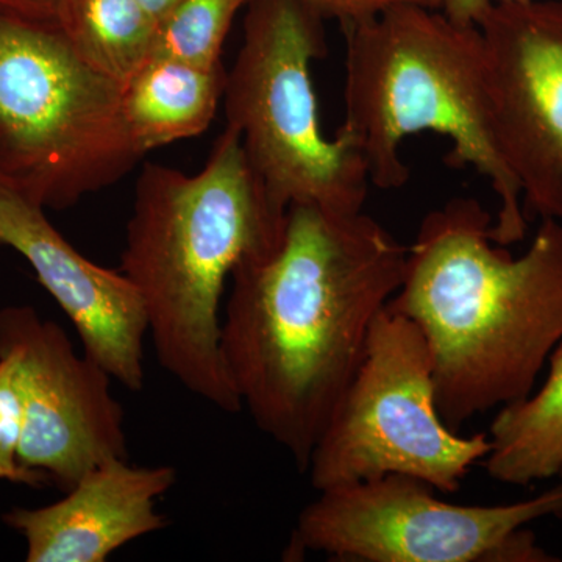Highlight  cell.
Wrapping results in <instances>:
<instances>
[{"mask_svg": "<svg viewBox=\"0 0 562 562\" xmlns=\"http://www.w3.org/2000/svg\"><path fill=\"white\" fill-rule=\"evenodd\" d=\"M406 257L364 211L299 203L279 243L232 273L225 372L258 430L301 472L360 368L373 321L401 288Z\"/></svg>", "mask_w": 562, "mask_h": 562, "instance_id": "cell-1", "label": "cell"}, {"mask_svg": "<svg viewBox=\"0 0 562 562\" xmlns=\"http://www.w3.org/2000/svg\"><path fill=\"white\" fill-rule=\"evenodd\" d=\"M473 198L430 211L387 303L427 339L436 405L454 431L535 391L562 342V222L541 220L520 257L492 241Z\"/></svg>", "mask_w": 562, "mask_h": 562, "instance_id": "cell-2", "label": "cell"}, {"mask_svg": "<svg viewBox=\"0 0 562 562\" xmlns=\"http://www.w3.org/2000/svg\"><path fill=\"white\" fill-rule=\"evenodd\" d=\"M284 221L228 127L201 172L150 162L136 181L120 271L139 292L161 368L221 412L243 409L222 361V294L244 258L279 243Z\"/></svg>", "mask_w": 562, "mask_h": 562, "instance_id": "cell-3", "label": "cell"}, {"mask_svg": "<svg viewBox=\"0 0 562 562\" xmlns=\"http://www.w3.org/2000/svg\"><path fill=\"white\" fill-rule=\"evenodd\" d=\"M342 32L344 121L336 133L360 151L369 181L383 191L401 190L412 173L402 157L405 139L439 133L453 144L447 162L472 166L497 195L492 241H524L522 192L495 140L480 29L409 3L342 25Z\"/></svg>", "mask_w": 562, "mask_h": 562, "instance_id": "cell-4", "label": "cell"}, {"mask_svg": "<svg viewBox=\"0 0 562 562\" xmlns=\"http://www.w3.org/2000/svg\"><path fill=\"white\" fill-rule=\"evenodd\" d=\"M140 157L120 85L81 60L55 21L0 10V184L66 210Z\"/></svg>", "mask_w": 562, "mask_h": 562, "instance_id": "cell-5", "label": "cell"}, {"mask_svg": "<svg viewBox=\"0 0 562 562\" xmlns=\"http://www.w3.org/2000/svg\"><path fill=\"white\" fill-rule=\"evenodd\" d=\"M325 55L324 16L305 0H250L222 99L227 127L280 214L299 203L360 213L368 199L360 151L321 131L312 70Z\"/></svg>", "mask_w": 562, "mask_h": 562, "instance_id": "cell-6", "label": "cell"}, {"mask_svg": "<svg viewBox=\"0 0 562 562\" xmlns=\"http://www.w3.org/2000/svg\"><path fill=\"white\" fill-rule=\"evenodd\" d=\"M490 450L487 431L462 436L442 420L427 339L384 306L306 472L317 492L406 475L453 494Z\"/></svg>", "mask_w": 562, "mask_h": 562, "instance_id": "cell-7", "label": "cell"}, {"mask_svg": "<svg viewBox=\"0 0 562 562\" xmlns=\"http://www.w3.org/2000/svg\"><path fill=\"white\" fill-rule=\"evenodd\" d=\"M406 475L322 491L302 509L284 560L552 562L528 525L562 519V483L509 505H454Z\"/></svg>", "mask_w": 562, "mask_h": 562, "instance_id": "cell-8", "label": "cell"}, {"mask_svg": "<svg viewBox=\"0 0 562 562\" xmlns=\"http://www.w3.org/2000/svg\"><path fill=\"white\" fill-rule=\"evenodd\" d=\"M20 358L25 417L18 462L68 492L88 472L128 460L125 413L101 364L77 355L57 322L33 306L0 308V351Z\"/></svg>", "mask_w": 562, "mask_h": 562, "instance_id": "cell-9", "label": "cell"}, {"mask_svg": "<svg viewBox=\"0 0 562 562\" xmlns=\"http://www.w3.org/2000/svg\"><path fill=\"white\" fill-rule=\"evenodd\" d=\"M476 27L495 140L525 216L562 222V0H494Z\"/></svg>", "mask_w": 562, "mask_h": 562, "instance_id": "cell-10", "label": "cell"}, {"mask_svg": "<svg viewBox=\"0 0 562 562\" xmlns=\"http://www.w3.org/2000/svg\"><path fill=\"white\" fill-rule=\"evenodd\" d=\"M0 244L16 250L72 322L83 353L114 382L143 390L147 316L135 284L81 255L46 210L0 184Z\"/></svg>", "mask_w": 562, "mask_h": 562, "instance_id": "cell-11", "label": "cell"}, {"mask_svg": "<svg viewBox=\"0 0 562 562\" xmlns=\"http://www.w3.org/2000/svg\"><path fill=\"white\" fill-rule=\"evenodd\" d=\"M177 483L172 465L113 460L88 472L61 501L13 508L2 522L27 543V562H103L122 547L166 528L157 502Z\"/></svg>", "mask_w": 562, "mask_h": 562, "instance_id": "cell-12", "label": "cell"}, {"mask_svg": "<svg viewBox=\"0 0 562 562\" xmlns=\"http://www.w3.org/2000/svg\"><path fill=\"white\" fill-rule=\"evenodd\" d=\"M224 66L199 68L150 55L122 87L125 124L140 155L210 127L224 95Z\"/></svg>", "mask_w": 562, "mask_h": 562, "instance_id": "cell-13", "label": "cell"}, {"mask_svg": "<svg viewBox=\"0 0 562 562\" xmlns=\"http://www.w3.org/2000/svg\"><path fill=\"white\" fill-rule=\"evenodd\" d=\"M539 391L498 409L482 461L492 480L513 486L562 479V342Z\"/></svg>", "mask_w": 562, "mask_h": 562, "instance_id": "cell-14", "label": "cell"}, {"mask_svg": "<svg viewBox=\"0 0 562 562\" xmlns=\"http://www.w3.org/2000/svg\"><path fill=\"white\" fill-rule=\"evenodd\" d=\"M54 21L81 60L121 88L149 60L158 29L138 0H58Z\"/></svg>", "mask_w": 562, "mask_h": 562, "instance_id": "cell-15", "label": "cell"}, {"mask_svg": "<svg viewBox=\"0 0 562 562\" xmlns=\"http://www.w3.org/2000/svg\"><path fill=\"white\" fill-rule=\"evenodd\" d=\"M250 0H180L158 21L151 55L199 68L222 66L221 55L236 13Z\"/></svg>", "mask_w": 562, "mask_h": 562, "instance_id": "cell-16", "label": "cell"}, {"mask_svg": "<svg viewBox=\"0 0 562 562\" xmlns=\"http://www.w3.org/2000/svg\"><path fill=\"white\" fill-rule=\"evenodd\" d=\"M24 417V376L20 358L13 351H0V480L40 486L49 480L46 473L27 471L18 462Z\"/></svg>", "mask_w": 562, "mask_h": 562, "instance_id": "cell-17", "label": "cell"}, {"mask_svg": "<svg viewBox=\"0 0 562 562\" xmlns=\"http://www.w3.org/2000/svg\"><path fill=\"white\" fill-rule=\"evenodd\" d=\"M314 7L322 16L338 20L341 25L355 24L371 20L383 11L398 5H427L435 9V0H305Z\"/></svg>", "mask_w": 562, "mask_h": 562, "instance_id": "cell-18", "label": "cell"}, {"mask_svg": "<svg viewBox=\"0 0 562 562\" xmlns=\"http://www.w3.org/2000/svg\"><path fill=\"white\" fill-rule=\"evenodd\" d=\"M494 0H435V9L464 25H476Z\"/></svg>", "mask_w": 562, "mask_h": 562, "instance_id": "cell-19", "label": "cell"}, {"mask_svg": "<svg viewBox=\"0 0 562 562\" xmlns=\"http://www.w3.org/2000/svg\"><path fill=\"white\" fill-rule=\"evenodd\" d=\"M58 0H0V10L35 20L54 21Z\"/></svg>", "mask_w": 562, "mask_h": 562, "instance_id": "cell-20", "label": "cell"}, {"mask_svg": "<svg viewBox=\"0 0 562 562\" xmlns=\"http://www.w3.org/2000/svg\"><path fill=\"white\" fill-rule=\"evenodd\" d=\"M138 2L160 21L166 13H169V11L180 2V0H138Z\"/></svg>", "mask_w": 562, "mask_h": 562, "instance_id": "cell-21", "label": "cell"}, {"mask_svg": "<svg viewBox=\"0 0 562 562\" xmlns=\"http://www.w3.org/2000/svg\"><path fill=\"white\" fill-rule=\"evenodd\" d=\"M560 482L562 483V479L560 480Z\"/></svg>", "mask_w": 562, "mask_h": 562, "instance_id": "cell-22", "label": "cell"}]
</instances>
